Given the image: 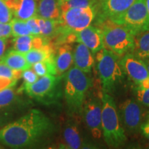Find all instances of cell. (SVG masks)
<instances>
[{
    "mask_svg": "<svg viewBox=\"0 0 149 149\" xmlns=\"http://www.w3.org/2000/svg\"><path fill=\"white\" fill-rule=\"evenodd\" d=\"M55 131V125L47 115L31 109L0 128V144L12 149L37 148L47 144Z\"/></svg>",
    "mask_w": 149,
    "mask_h": 149,
    "instance_id": "1",
    "label": "cell"
},
{
    "mask_svg": "<svg viewBox=\"0 0 149 149\" xmlns=\"http://www.w3.org/2000/svg\"><path fill=\"white\" fill-rule=\"evenodd\" d=\"M64 77V96L70 117H80L87 93L92 86L93 80L87 73L77 67H70Z\"/></svg>",
    "mask_w": 149,
    "mask_h": 149,
    "instance_id": "2",
    "label": "cell"
},
{
    "mask_svg": "<svg viewBox=\"0 0 149 149\" xmlns=\"http://www.w3.org/2000/svg\"><path fill=\"white\" fill-rule=\"evenodd\" d=\"M101 100L102 135L108 146L118 148L125 144L127 137L122 126L116 104L109 93H103Z\"/></svg>",
    "mask_w": 149,
    "mask_h": 149,
    "instance_id": "3",
    "label": "cell"
},
{
    "mask_svg": "<svg viewBox=\"0 0 149 149\" xmlns=\"http://www.w3.org/2000/svg\"><path fill=\"white\" fill-rule=\"evenodd\" d=\"M102 30L104 46L119 57L131 52L134 46V35L124 26L106 19L99 24Z\"/></svg>",
    "mask_w": 149,
    "mask_h": 149,
    "instance_id": "4",
    "label": "cell"
},
{
    "mask_svg": "<svg viewBox=\"0 0 149 149\" xmlns=\"http://www.w3.org/2000/svg\"><path fill=\"white\" fill-rule=\"evenodd\" d=\"M96 13V6L70 8L61 12L58 19L59 30L55 38V42L59 45L65 44L67 35L89 26L95 20Z\"/></svg>",
    "mask_w": 149,
    "mask_h": 149,
    "instance_id": "5",
    "label": "cell"
},
{
    "mask_svg": "<svg viewBox=\"0 0 149 149\" xmlns=\"http://www.w3.org/2000/svg\"><path fill=\"white\" fill-rule=\"evenodd\" d=\"M97 68L102 84V93H111L123 79L124 72L119 56L103 48L95 54Z\"/></svg>",
    "mask_w": 149,
    "mask_h": 149,
    "instance_id": "6",
    "label": "cell"
},
{
    "mask_svg": "<svg viewBox=\"0 0 149 149\" xmlns=\"http://www.w3.org/2000/svg\"><path fill=\"white\" fill-rule=\"evenodd\" d=\"M62 77L52 74L42 76L31 84L21 86L19 90L40 103L46 105L55 103L62 94Z\"/></svg>",
    "mask_w": 149,
    "mask_h": 149,
    "instance_id": "7",
    "label": "cell"
},
{
    "mask_svg": "<svg viewBox=\"0 0 149 149\" xmlns=\"http://www.w3.org/2000/svg\"><path fill=\"white\" fill-rule=\"evenodd\" d=\"M111 21L126 27L134 36L148 31L149 20L144 0H135L122 15Z\"/></svg>",
    "mask_w": 149,
    "mask_h": 149,
    "instance_id": "8",
    "label": "cell"
},
{
    "mask_svg": "<svg viewBox=\"0 0 149 149\" xmlns=\"http://www.w3.org/2000/svg\"><path fill=\"white\" fill-rule=\"evenodd\" d=\"M86 126L95 139L102 136V100L97 97H88L83 105L82 113Z\"/></svg>",
    "mask_w": 149,
    "mask_h": 149,
    "instance_id": "9",
    "label": "cell"
},
{
    "mask_svg": "<svg viewBox=\"0 0 149 149\" xmlns=\"http://www.w3.org/2000/svg\"><path fill=\"white\" fill-rule=\"evenodd\" d=\"M16 85L10 86L0 91V118H11L13 115L26 107V102L22 97V92L15 88Z\"/></svg>",
    "mask_w": 149,
    "mask_h": 149,
    "instance_id": "10",
    "label": "cell"
},
{
    "mask_svg": "<svg viewBox=\"0 0 149 149\" xmlns=\"http://www.w3.org/2000/svg\"><path fill=\"white\" fill-rule=\"evenodd\" d=\"M70 117L71 120H68L63 128L59 148L68 149L97 148L95 145L83 138L78 124V118L79 117Z\"/></svg>",
    "mask_w": 149,
    "mask_h": 149,
    "instance_id": "11",
    "label": "cell"
},
{
    "mask_svg": "<svg viewBox=\"0 0 149 149\" xmlns=\"http://www.w3.org/2000/svg\"><path fill=\"white\" fill-rule=\"evenodd\" d=\"M120 120L130 134L137 133L142 123V109L137 102L128 99L120 106Z\"/></svg>",
    "mask_w": 149,
    "mask_h": 149,
    "instance_id": "12",
    "label": "cell"
},
{
    "mask_svg": "<svg viewBox=\"0 0 149 149\" xmlns=\"http://www.w3.org/2000/svg\"><path fill=\"white\" fill-rule=\"evenodd\" d=\"M135 0H100L96 6V26L106 19L113 20L124 13Z\"/></svg>",
    "mask_w": 149,
    "mask_h": 149,
    "instance_id": "13",
    "label": "cell"
},
{
    "mask_svg": "<svg viewBox=\"0 0 149 149\" xmlns=\"http://www.w3.org/2000/svg\"><path fill=\"white\" fill-rule=\"evenodd\" d=\"M120 63L124 73L136 85L149 77V72L144 60L130 52L122 56Z\"/></svg>",
    "mask_w": 149,
    "mask_h": 149,
    "instance_id": "14",
    "label": "cell"
},
{
    "mask_svg": "<svg viewBox=\"0 0 149 149\" xmlns=\"http://www.w3.org/2000/svg\"><path fill=\"white\" fill-rule=\"evenodd\" d=\"M76 42L84 44L93 54L104 48L102 30L96 26H91L74 33Z\"/></svg>",
    "mask_w": 149,
    "mask_h": 149,
    "instance_id": "15",
    "label": "cell"
},
{
    "mask_svg": "<svg viewBox=\"0 0 149 149\" xmlns=\"http://www.w3.org/2000/svg\"><path fill=\"white\" fill-rule=\"evenodd\" d=\"M14 18L27 20L37 15V0H4Z\"/></svg>",
    "mask_w": 149,
    "mask_h": 149,
    "instance_id": "16",
    "label": "cell"
},
{
    "mask_svg": "<svg viewBox=\"0 0 149 149\" xmlns=\"http://www.w3.org/2000/svg\"><path fill=\"white\" fill-rule=\"evenodd\" d=\"M55 64L57 76H63L73 64V49L70 44L57 46L55 52Z\"/></svg>",
    "mask_w": 149,
    "mask_h": 149,
    "instance_id": "17",
    "label": "cell"
},
{
    "mask_svg": "<svg viewBox=\"0 0 149 149\" xmlns=\"http://www.w3.org/2000/svg\"><path fill=\"white\" fill-rule=\"evenodd\" d=\"M73 64L86 73H90L93 65L95 64V58L93 53L84 44H77L73 50Z\"/></svg>",
    "mask_w": 149,
    "mask_h": 149,
    "instance_id": "18",
    "label": "cell"
},
{
    "mask_svg": "<svg viewBox=\"0 0 149 149\" xmlns=\"http://www.w3.org/2000/svg\"><path fill=\"white\" fill-rule=\"evenodd\" d=\"M60 15V0H39L37 16L44 19L58 20Z\"/></svg>",
    "mask_w": 149,
    "mask_h": 149,
    "instance_id": "19",
    "label": "cell"
},
{
    "mask_svg": "<svg viewBox=\"0 0 149 149\" xmlns=\"http://www.w3.org/2000/svg\"><path fill=\"white\" fill-rule=\"evenodd\" d=\"M0 61H2L11 68L17 70H25L32 67L28 62L24 53H19L13 49L9 50L6 53Z\"/></svg>",
    "mask_w": 149,
    "mask_h": 149,
    "instance_id": "20",
    "label": "cell"
},
{
    "mask_svg": "<svg viewBox=\"0 0 149 149\" xmlns=\"http://www.w3.org/2000/svg\"><path fill=\"white\" fill-rule=\"evenodd\" d=\"M131 53L141 59L149 58V30L135 35Z\"/></svg>",
    "mask_w": 149,
    "mask_h": 149,
    "instance_id": "21",
    "label": "cell"
},
{
    "mask_svg": "<svg viewBox=\"0 0 149 149\" xmlns=\"http://www.w3.org/2000/svg\"><path fill=\"white\" fill-rule=\"evenodd\" d=\"M37 21L40 29V36L52 41L59 33V20L44 19L37 16Z\"/></svg>",
    "mask_w": 149,
    "mask_h": 149,
    "instance_id": "22",
    "label": "cell"
},
{
    "mask_svg": "<svg viewBox=\"0 0 149 149\" xmlns=\"http://www.w3.org/2000/svg\"><path fill=\"white\" fill-rule=\"evenodd\" d=\"M54 56L55 55L46 60L39 61L32 65L31 68L39 77H42L47 74L57 75Z\"/></svg>",
    "mask_w": 149,
    "mask_h": 149,
    "instance_id": "23",
    "label": "cell"
},
{
    "mask_svg": "<svg viewBox=\"0 0 149 149\" xmlns=\"http://www.w3.org/2000/svg\"><path fill=\"white\" fill-rule=\"evenodd\" d=\"M34 35H29L14 37L12 40L13 49L22 53H26L33 49Z\"/></svg>",
    "mask_w": 149,
    "mask_h": 149,
    "instance_id": "24",
    "label": "cell"
},
{
    "mask_svg": "<svg viewBox=\"0 0 149 149\" xmlns=\"http://www.w3.org/2000/svg\"><path fill=\"white\" fill-rule=\"evenodd\" d=\"M97 0H60L61 13L70 8L96 6Z\"/></svg>",
    "mask_w": 149,
    "mask_h": 149,
    "instance_id": "25",
    "label": "cell"
},
{
    "mask_svg": "<svg viewBox=\"0 0 149 149\" xmlns=\"http://www.w3.org/2000/svg\"><path fill=\"white\" fill-rule=\"evenodd\" d=\"M10 24L12 31V36L13 37L31 35L25 20L13 17Z\"/></svg>",
    "mask_w": 149,
    "mask_h": 149,
    "instance_id": "26",
    "label": "cell"
},
{
    "mask_svg": "<svg viewBox=\"0 0 149 149\" xmlns=\"http://www.w3.org/2000/svg\"><path fill=\"white\" fill-rule=\"evenodd\" d=\"M22 70L13 69L2 61H0V77L8 78L15 81H18V80L22 78Z\"/></svg>",
    "mask_w": 149,
    "mask_h": 149,
    "instance_id": "27",
    "label": "cell"
},
{
    "mask_svg": "<svg viewBox=\"0 0 149 149\" xmlns=\"http://www.w3.org/2000/svg\"><path fill=\"white\" fill-rule=\"evenodd\" d=\"M13 18L12 13L7 6L4 0H0V22L10 23Z\"/></svg>",
    "mask_w": 149,
    "mask_h": 149,
    "instance_id": "28",
    "label": "cell"
},
{
    "mask_svg": "<svg viewBox=\"0 0 149 149\" xmlns=\"http://www.w3.org/2000/svg\"><path fill=\"white\" fill-rule=\"evenodd\" d=\"M39 76L35 73L33 68H29L25 70H23L22 73V78L23 79V84L22 86H27L35 82L39 79Z\"/></svg>",
    "mask_w": 149,
    "mask_h": 149,
    "instance_id": "29",
    "label": "cell"
},
{
    "mask_svg": "<svg viewBox=\"0 0 149 149\" xmlns=\"http://www.w3.org/2000/svg\"><path fill=\"white\" fill-rule=\"evenodd\" d=\"M135 94L137 101L149 108V88H142L136 86Z\"/></svg>",
    "mask_w": 149,
    "mask_h": 149,
    "instance_id": "30",
    "label": "cell"
},
{
    "mask_svg": "<svg viewBox=\"0 0 149 149\" xmlns=\"http://www.w3.org/2000/svg\"><path fill=\"white\" fill-rule=\"evenodd\" d=\"M26 22L31 35L34 36H40V29L37 21V15L26 20Z\"/></svg>",
    "mask_w": 149,
    "mask_h": 149,
    "instance_id": "31",
    "label": "cell"
},
{
    "mask_svg": "<svg viewBox=\"0 0 149 149\" xmlns=\"http://www.w3.org/2000/svg\"><path fill=\"white\" fill-rule=\"evenodd\" d=\"M12 36V31L10 23L0 22V37L10 38Z\"/></svg>",
    "mask_w": 149,
    "mask_h": 149,
    "instance_id": "32",
    "label": "cell"
},
{
    "mask_svg": "<svg viewBox=\"0 0 149 149\" xmlns=\"http://www.w3.org/2000/svg\"><path fill=\"white\" fill-rule=\"evenodd\" d=\"M10 42V41L9 38L0 37V61L2 59L3 56L7 52V49H8Z\"/></svg>",
    "mask_w": 149,
    "mask_h": 149,
    "instance_id": "33",
    "label": "cell"
},
{
    "mask_svg": "<svg viewBox=\"0 0 149 149\" xmlns=\"http://www.w3.org/2000/svg\"><path fill=\"white\" fill-rule=\"evenodd\" d=\"M17 81H13L8 78L0 77V91L3 90V89L7 88V87L10 86L16 85Z\"/></svg>",
    "mask_w": 149,
    "mask_h": 149,
    "instance_id": "34",
    "label": "cell"
},
{
    "mask_svg": "<svg viewBox=\"0 0 149 149\" xmlns=\"http://www.w3.org/2000/svg\"><path fill=\"white\" fill-rule=\"evenodd\" d=\"M140 130L142 135L149 141V117L144 122L141 123Z\"/></svg>",
    "mask_w": 149,
    "mask_h": 149,
    "instance_id": "35",
    "label": "cell"
},
{
    "mask_svg": "<svg viewBox=\"0 0 149 149\" xmlns=\"http://www.w3.org/2000/svg\"><path fill=\"white\" fill-rule=\"evenodd\" d=\"M145 4L146 6V10L147 13H148V20H149V0H144Z\"/></svg>",
    "mask_w": 149,
    "mask_h": 149,
    "instance_id": "36",
    "label": "cell"
},
{
    "mask_svg": "<svg viewBox=\"0 0 149 149\" xmlns=\"http://www.w3.org/2000/svg\"><path fill=\"white\" fill-rule=\"evenodd\" d=\"M143 60H144L145 64H146V66L147 67V69H148V72H149V58L144 59H143Z\"/></svg>",
    "mask_w": 149,
    "mask_h": 149,
    "instance_id": "37",
    "label": "cell"
},
{
    "mask_svg": "<svg viewBox=\"0 0 149 149\" xmlns=\"http://www.w3.org/2000/svg\"><path fill=\"white\" fill-rule=\"evenodd\" d=\"M0 148H3V147H2V145L0 144Z\"/></svg>",
    "mask_w": 149,
    "mask_h": 149,
    "instance_id": "38",
    "label": "cell"
},
{
    "mask_svg": "<svg viewBox=\"0 0 149 149\" xmlns=\"http://www.w3.org/2000/svg\"><path fill=\"white\" fill-rule=\"evenodd\" d=\"M1 118H0V126H1Z\"/></svg>",
    "mask_w": 149,
    "mask_h": 149,
    "instance_id": "39",
    "label": "cell"
},
{
    "mask_svg": "<svg viewBox=\"0 0 149 149\" xmlns=\"http://www.w3.org/2000/svg\"><path fill=\"white\" fill-rule=\"evenodd\" d=\"M147 148H149V145H148V147H147Z\"/></svg>",
    "mask_w": 149,
    "mask_h": 149,
    "instance_id": "40",
    "label": "cell"
}]
</instances>
